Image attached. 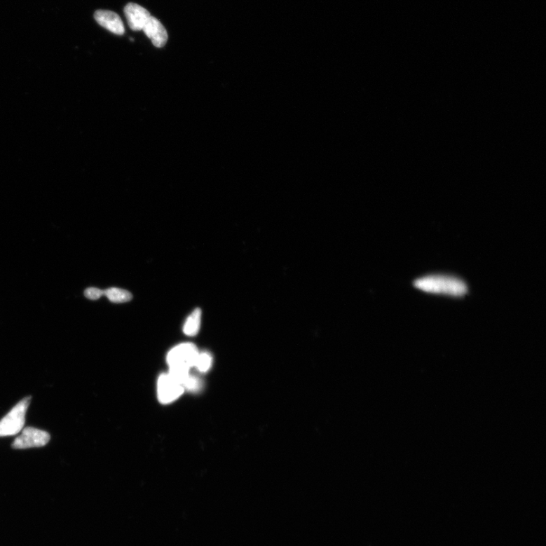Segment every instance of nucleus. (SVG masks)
Segmentation results:
<instances>
[{"instance_id": "1", "label": "nucleus", "mask_w": 546, "mask_h": 546, "mask_svg": "<svg viewBox=\"0 0 546 546\" xmlns=\"http://www.w3.org/2000/svg\"><path fill=\"white\" fill-rule=\"evenodd\" d=\"M416 289L424 292L460 298L467 292V284L458 278L447 275H430L419 278L414 283Z\"/></svg>"}, {"instance_id": "2", "label": "nucleus", "mask_w": 546, "mask_h": 546, "mask_svg": "<svg viewBox=\"0 0 546 546\" xmlns=\"http://www.w3.org/2000/svg\"><path fill=\"white\" fill-rule=\"evenodd\" d=\"M31 400V397H25L0 421V437L15 436L23 430Z\"/></svg>"}, {"instance_id": "3", "label": "nucleus", "mask_w": 546, "mask_h": 546, "mask_svg": "<svg viewBox=\"0 0 546 546\" xmlns=\"http://www.w3.org/2000/svg\"><path fill=\"white\" fill-rule=\"evenodd\" d=\"M199 351L191 343H184L172 348L168 355L170 367L191 368L196 364Z\"/></svg>"}, {"instance_id": "4", "label": "nucleus", "mask_w": 546, "mask_h": 546, "mask_svg": "<svg viewBox=\"0 0 546 546\" xmlns=\"http://www.w3.org/2000/svg\"><path fill=\"white\" fill-rule=\"evenodd\" d=\"M50 440V436L48 432L33 428H27L23 430L20 436L15 439L12 447L15 449L43 447Z\"/></svg>"}, {"instance_id": "5", "label": "nucleus", "mask_w": 546, "mask_h": 546, "mask_svg": "<svg viewBox=\"0 0 546 546\" xmlns=\"http://www.w3.org/2000/svg\"><path fill=\"white\" fill-rule=\"evenodd\" d=\"M183 385L175 381L169 374L160 376L157 384L159 400L164 404L172 403L179 399L184 393Z\"/></svg>"}, {"instance_id": "6", "label": "nucleus", "mask_w": 546, "mask_h": 546, "mask_svg": "<svg viewBox=\"0 0 546 546\" xmlns=\"http://www.w3.org/2000/svg\"><path fill=\"white\" fill-rule=\"evenodd\" d=\"M124 13L129 27L135 32L142 31L147 20L151 16L146 8L133 3L125 6Z\"/></svg>"}, {"instance_id": "7", "label": "nucleus", "mask_w": 546, "mask_h": 546, "mask_svg": "<svg viewBox=\"0 0 546 546\" xmlns=\"http://www.w3.org/2000/svg\"><path fill=\"white\" fill-rule=\"evenodd\" d=\"M153 46L162 48L168 43V34L162 23L155 17L151 16L145 24L143 30Z\"/></svg>"}, {"instance_id": "8", "label": "nucleus", "mask_w": 546, "mask_h": 546, "mask_svg": "<svg viewBox=\"0 0 546 546\" xmlns=\"http://www.w3.org/2000/svg\"><path fill=\"white\" fill-rule=\"evenodd\" d=\"M96 22L104 29L116 35L125 34V27L122 18L112 11H97L95 13Z\"/></svg>"}, {"instance_id": "9", "label": "nucleus", "mask_w": 546, "mask_h": 546, "mask_svg": "<svg viewBox=\"0 0 546 546\" xmlns=\"http://www.w3.org/2000/svg\"><path fill=\"white\" fill-rule=\"evenodd\" d=\"M201 320V310H194L185 322L184 332L189 336H196L200 330Z\"/></svg>"}, {"instance_id": "10", "label": "nucleus", "mask_w": 546, "mask_h": 546, "mask_svg": "<svg viewBox=\"0 0 546 546\" xmlns=\"http://www.w3.org/2000/svg\"><path fill=\"white\" fill-rule=\"evenodd\" d=\"M104 294L110 301L114 303H125L132 299L130 292L118 288H111L104 291Z\"/></svg>"}, {"instance_id": "11", "label": "nucleus", "mask_w": 546, "mask_h": 546, "mask_svg": "<svg viewBox=\"0 0 546 546\" xmlns=\"http://www.w3.org/2000/svg\"><path fill=\"white\" fill-rule=\"evenodd\" d=\"M212 356L207 353H199L196 364L194 367H197L200 372H207L212 366Z\"/></svg>"}, {"instance_id": "12", "label": "nucleus", "mask_w": 546, "mask_h": 546, "mask_svg": "<svg viewBox=\"0 0 546 546\" xmlns=\"http://www.w3.org/2000/svg\"><path fill=\"white\" fill-rule=\"evenodd\" d=\"M184 390L191 393H197L200 390L202 382L198 376L191 375L183 385Z\"/></svg>"}, {"instance_id": "13", "label": "nucleus", "mask_w": 546, "mask_h": 546, "mask_svg": "<svg viewBox=\"0 0 546 546\" xmlns=\"http://www.w3.org/2000/svg\"><path fill=\"white\" fill-rule=\"evenodd\" d=\"M86 298L90 300H97L104 295V291L97 288H89L85 292Z\"/></svg>"}]
</instances>
